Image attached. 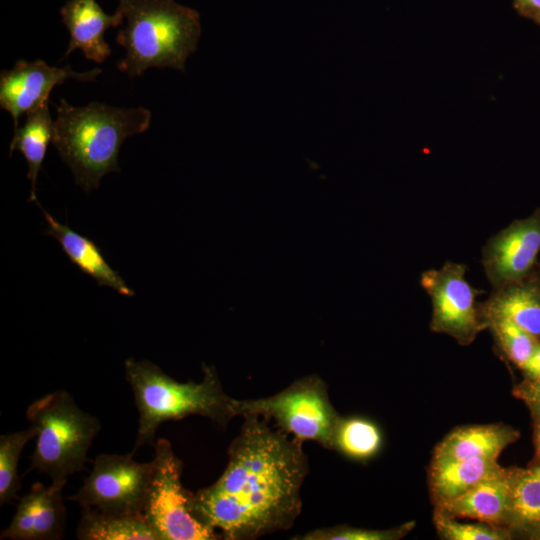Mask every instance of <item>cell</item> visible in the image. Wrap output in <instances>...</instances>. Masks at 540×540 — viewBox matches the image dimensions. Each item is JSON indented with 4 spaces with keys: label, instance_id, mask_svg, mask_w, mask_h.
Here are the masks:
<instances>
[{
    "label": "cell",
    "instance_id": "cell-8",
    "mask_svg": "<svg viewBox=\"0 0 540 540\" xmlns=\"http://www.w3.org/2000/svg\"><path fill=\"white\" fill-rule=\"evenodd\" d=\"M129 454H99L76 494L68 500L109 514L142 513L152 475V461Z\"/></svg>",
    "mask_w": 540,
    "mask_h": 540
},
{
    "label": "cell",
    "instance_id": "cell-18",
    "mask_svg": "<svg viewBox=\"0 0 540 540\" xmlns=\"http://www.w3.org/2000/svg\"><path fill=\"white\" fill-rule=\"evenodd\" d=\"M485 316H502L532 334L540 337V293L530 284L519 281L494 289L481 306Z\"/></svg>",
    "mask_w": 540,
    "mask_h": 540
},
{
    "label": "cell",
    "instance_id": "cell-2",
    "mask_svg": "<svg viewBox=\"0 0 540 540\" xmlns=\"http://www.w3.org/2000/svg\"><path fill=\"white\" fill-rule=\"evenodd\" d=\"M52 144L84 191L97 189L102 177L119 172V150L126 138L146 131L151 112L144 107L118 108L91 102L55 105Z\"/></svg>",
    "mask_w": 540,
    "mask_h": 540
},
{
    "label": "cell",
    "instance_id": "cell-19",
    "mask_svg": "<svg viewBox=\"0 0 540 540\" xmlns=\"http://www.w3.org/2000/svg\"><path fill=\"white\" fill-rule=\"evenodd\" d=\"M53 120L49 112V103L27 113L25 123L18 127L9 146V155L14 150L21 152L28 165L27 178L31 183L29 202H37L36 183L46 151L53 138Z\"/></svg>",
    "mask_w": 540,
    "mask_h": 540
},
{
    "label": "cell",
    "instance_id": "cell-12",
    "mask_svg": "<svg viewBox=\"0 0 540 540\" xmlns=\"http://www.w3.org/2000/svg\"><path fill=\"white\" fill-rule=\"evenodd\" d=\"M62 492L63 488L51 484H33L29 492L19 499L15 514L2 530L0 539H61L67 518Z\"/></svg>",
    "mask_w": 540,
    "mask_h": 540
},
{
    "label": "cell",
    "instance_id": "cell-13",
    "mask_svg": "<svg viewBox=\"0 0 540 540\" xmlns=\"http://www.w3.org/2000/svg\"><path fill=\"white\" fill-rule=\"evenodd\" d=\"M60 14L70 33V42L61 60L75 49H81L86 59L96 63L104 62L111 55L104 33L110 27L122 24L124 14L119 8L113 15H108L96 0H69Z\"/></svg>",
    "mask_w": 540,
    "mask_h": 540
},
{
    "label": "cell",
    "instance_id": "cell-31",
    "mask_svg": "<svg viewBox=\"0 0 540 540\" xmlns=\"http://www.w3.org/2000/svg\"><path fill=\"white\" fill-rule=\"evenodd\" d=\"M534 20H536L540 24V16L536 17Z\"/></svg>",
    "mask_w": 540,
    "mask_h": 540
},
{
    "label": "cell",
    "instance_id": "cell-24",
    "mask_svg": "<svg viewBox=\"0 0 540 540\" xmlns=\"http://www.w3.org/2000/svg\"><path fill=\"white\" fill-rule=\"evenodd\" d=\"M484 321L504 354L522 369L538 347V338L502 316H485Z\"/></svg>",
    "mask_w": 540,
    "mask_h": 540
},
{
    "label": "cell",
    "instance_id": "cell-30",
    "mask_svg": "<svg viewBox=\"0 0 540 540\" xmlns=\"http://www.w3.org/2000/svg\"><path fill=\"white\" fill-rule=\"evenodd\" d=\"M534 420V461L540 464V414L532 415Z\"/></svg>",
    "mask_w": 540,
    "mask_h": 540
},
{
    "label": "cell",
    "instance_id": "cell-20",
    "mask_svg": "<svg viewBox=\"0 0 540 540\" xmlns=\"http://www.w3.org/2000/svg\"><path fill=\"white\" fill-rule=\"evenodd\" d=\"M80 540H159L143 513L109 514L82 508L76 528Z\"/></svg>",
    "mask_w": 540,
    "mask_h": 540
},
{
    "label": "cell",
    "instance_id": "cell-29",
    "mask_svg": "<svg viewBox=\"0 0 540 540\" xmlns=\"http://www.w3.org/2000/svg\"><path fill=\"white\" fill-rule=\"evenodd\" d=\"M522 370L524 371L526 378L540 379V343Z\"/></svg>",
    "mask_w": 540,
    "mask_h": 540
},
{
    "label": "cell",
    "instance_id": "cell-3",
    "mask_svg": "<svg viewBox=\"0 0 540 540\" xmlns=\"http://www.w3.org/2000/svg\"><path fill=\"white\" fill-rule=\"evenodd\" d=\"M124 371L139 416L134 453L142 446L155 444L156 432L166 421L200 415L225 426L234 417L233 398L224 392L212 366H203L199 383L178 382L149 360L128 358Z\"/></svg>",
    "mask_w": 540,
    "mask_h": 540
},
{
    "label": "cell",
    "instance_id": "cell-22",
    "mask_svg": "<svg viewBox=\"0 0 540 540\" xmlns=\"http://www.w3.org/2000/svg\"><path fill=\"white\" fill-rule=\"evenodd\" d=\"M381 444L380 429L372 421L361 417L339 418L332 449L352 459L366 460L378 453Z\"/></svg>",
    "mask_w": 540,
    "mask_h": 540
},
{
    "label": "cell",
    "instance_id": "cell-9",
    "mask_svg": "<svg viewBox=\"0 0 540 540\" xmlns=\"http://www.w3.org/2000/svg\"><path fill=\"white\" fill-rule=\"evenodd\" d=\"M464 264L447 261L439 269L422 273L420 283L431 298L430 329L446 334L460 345H470L487 328L476 305L477 291L467 282Z\"/></svg>",
    "mask_w": 540,
    "mask_h": 540
},
{
    "label": "cell",
    "instance_id": "cell-32",
    "mask_svg": "<svg viewBox=\"0 0 540 540\" xmlns=\"http://www.w3.org/2000/svg\"><path fill=\"white\" fill-rule=\"evenodd\" d=\"M535 538L540 539V534H538Z\"/></svg>",
    "mask_w": 540,
    "mask_h": 540
},
{
    "label": "cell",
    "instance_id": "cell-28",
    "mask_svg": "<svg viewBox=\"0 0 540 540\" xmlns=\"http://www.w3.org/2000/svg\"><path fill=\"white\" fill-rule=\"evenodd\" d=\"M519 13L535 19L540 16V0H514Z\"/></svg>",
    "mask_w": 540,
    "mask_h": 540
},
{
    "label": "cell",
    "instance_id": "cell-6",
    "mask_svg": "<svg viewBox=\"0 0 540 540\" xmlns=\"http://www.w3.org/2000/svg\"><path fill=\"white\" fill-rule=\"evenodd\" d=\"M234 416L255 415L273 420L281 431L303 441H315L332 449L340 416L332 406L326 384L318 377H306L283 391L252 400L232 401Z\"/></svg>",
    "mask_w": 540,
    "mask_h": 540
},
{
    "label": "cell",
    "instance_id": "cell-17",
    "mask_svg": "<svg viewBox=\"0 0 540 540\" xmlns=\"http://www.w3.org/2000/svg\"><path fill=\"white\" fill-rule=\"evenodd\" d=\"M504 467L494 458L431 460L428 483L435 508L459 498L483 480L498 474Z\"/></svg>",
    "mask_w": 540,
    "mask_h": 540
},
{
    "label": "cell",
    "instance_id": "cell-5",
    "mask_svg": "<svg viewBox=\"0 0 540 540\" xmlns=\"http://www.w3.org/2000/svg\"><path fill=\"white\" fill-rule=\"evenodd\" d=\"M26 417L37 429L29 470L46 474L51 485L64 488L68 478L84 468L88 451L101 429L99 420L82 410L63 390L32 402Z\"/></svg>",
    "mask_w": 540,
    "mask_h": 540
},
{
    "label": "cell",
    "instance_id": "cell-11",
    "mask_svg": "<svg viewBox=\"0 0 540 540\" xmlns=\"http://www.w3.org/2000/svg\"><path fill=\"white\" fill-rule=\"evenodd\" d=\"M540 250V212L512 222L492 236L482 250V265L493 289L520 281Z\"/></svg>",
    "mask_w": 540,
    "mask_h": 540
},
{
    "label": "cell",
    "instance_id": "cell-10",
    "mask_svg": "<svg viewBox=\"0 0 540 540\" xmlns=\"http://www.w3.org/2000/svg\"><path fill=\"white\" fill-rule=\"evenodd\" d=\"M101 72L99 68L75 72L70 65L54 67L40 59L33 62L18 60L12 69L0 73V106L11 114L15 131L23 113L49 103V95L55 86L67 79L92 82Z\"/></svg>",
    "mask_w": 540,
    "mask_h": 540
},
{
    "label": "cell",
    "instance_id": "cell-23",
    "mask_svg": "<svg viewBox=\"0 0 540 540\" xmlns=\"http://www.w3.org/2000/svg\"><path fill=\"white\" fill-rule=\"evenodd\" d=\"M37 435V429L29 428L0 436V505L18 498L21 479L18 462L25 445Z\"/></svg>",
    "mask_w": 540,
    "mask_h": 540
},
{
    "label": "cell",
    "instance_id": "cell-14",
    "mask_svg": "<svg viewBox=\"0 0 540 540\" xmlns=\"http://www.w3.org/2000/svg\"><path fill=\"white\" fill-rule=\"evenodd\" d=\"M511 480L512 468H503L498 474L435 510L452 518L473 519L507 528Z\"/></svg>",
    "mask_w": 540,
    "mask_h": 540
},
{
    "label": "cell",
    "instance_id": "cell-15",
    "mask_svg": "<svg viewBox=\"0 0 540 540\" xmlns=\"http://www.w3.org/2000/svg\"><path fill=\"white\" fill-rule=\"evenodd\" d=\"M41 208L40 204H38ZM48 228L45 235L56 239L68 259L83 273L92 277L100 286L112 288L121 295L131 297L134 291L104 258L100 248L88 237L57 221L41 208Z\"/></svg>",
    "mask_w": 540,
    "mask_h": 540
},
{
    "label": "cell",
    "instance_id": "cell-26",
    "mask_svg": "<svg viewBox=\"0 0 540 540\" xmlns=\"http://www.w3.org/2000/svg\"><path fill=\"white\" fill-rule=\"evenodd\" d=\"M415 527L410 521L390 529H368L351 526H336L313 530L299 539L302 540H398Z\"/></svg>",
    "mask_w": 540,
    "mask_h": 540
},
{
    "label": "cell",
    "instance_id": "cell-25",
    "mask_svg": "<svg viewBox=\"0 0 540 540\" xmlns=\"http://www.w3.org/2000/svg\"><path fill=\"white\" fill-rule=\"evenodd\" d=\"M433 523L438 536L445 540H507L512 532L489 523H462L434 509Z\"/></svg>",
    "mask_w": 540,
    "mask_h": 540
},
{
    "label": "cell",
    "instance_id": "cell-4",
    "mask_svg": "<svg viewBox=\"0 0 540 540\" xmlns=\"http://www.w3.org/2000/svg\"><path fill=\"white\" fill-rule=\"evenodd\" d=\"M127 25L116 41L126 56L118 69L130 78L152 67L185 70L201 34L199 13L174 0H119Z\"/></svg>",
    "mask_w": 540,
    "mask_h": 540
},
{
    "label": "cell",
    "instance_id": "cell-16",
    "mask_svg": "<svg viewBox=\"0 0 540 540\" xmlns=\"http://www.w3.org/2000/svg\"><path fill=\"white\" fill-rule=\"evenodd\" d=\"M519 432L503 423L470 425L456 428L438 443L432 460L447 461L465 458H494L517 441Z\"/></svg>",
    "mask_w": 540,
    "mask_h": 540
},
{
    "label": "cell",
    "instance_id": "cell-27",
    "mask_svg": "<svg viewBox=\"0 0 540 540\" xmlns=\"http://www.w3.org/2000/svg\"><path fill=\"white\" fill-rule=\"evenodd\" d=\"M512 393L527 405L532 415L540 414V379L526 378L513 388Z\"/></svg>",
    "mask_w": 540,
    "mask_h": 540
},
{
    "label": "cell",
    "instance_id": "cell-7",
    "mask_svg": "<svg viewBox=\"0 0 540 540\" xmlns=\"http://www.w3.org/2000/svg\"><path fill=\"white\" fill-rule=\"evenodd\" d=\"M152 475L143 515L159 540H215L221 534L200 521L190 507V496L182 485L183 463L171 443L160 438L155 444Z\"/></svg>",
    "mask_w": 540,
    "mask_h": 540
},
{
    "label": "cell",
    "instance_id": "cell-1",
    "mask_svg": "<svg viewBox=\"0 0 540 540\" xmlns=\"http://www.w3.org/2000/svg\"><path fill=\"white\" fill-rule=\"evenodd\" d=\"M244 419L222 475L190 496L193 514L227 540L288 529L301 512L308 472L301 441L258 416Z\"/></svg>",
    "mask_w": 540,
    "mask_h": 540
},
{
    "label": "cell",
    "instance_id": "cell-21",
    "mask_svg": "<svg viewBox=\"0 0 540 540\" xmlns=\"http://www.w3.org/2000/svg\"><path fill=\"white\" fill-rule=\"evenodd\" d=\"M507 528L533 538L540 534V464L512 468Z\"/></svg>",
    "mask_w": 540,
    "mask_h": 540
}]
</instances>
